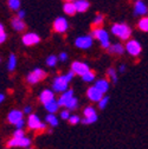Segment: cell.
I'll return each instance as SVG.
<instances>
[{
	"instance_id": "cell-1",
	"label": "cell",
	"mask_w": 148,
	"mask_h": 149,
	"mask_svg": "<svg viewBox=\"0 0 148 149\" xmlns=\"http://www.w3.org/2000/svg\"><path fill=\"white\" fill-rule=\"evenodd\" d=\"M75 72L72 70L69 71L66 74H62V76H57L53 79L52 83V89L54 92H64L68 90V85L70 83V81H72V78L75 77Z\"/></svg>"
},
{
	"instance_id": "cell-2",
	"label": "cell",
	"mask_w": 148,
	"mask_h": 149,
	"mask_svg": "<svg viewBox=\"0 0 148 149\" xmlns=\"http://www.w3.org/2000/svg\"><path fill=\"white\" fill-rule=\"evenodd\" d=\"M112 33L121 40H128L132 36V29L124 23H116L112 26Z\"/></svg>"
},
{
	"instance_id": "cell-3",
	"label": "cell",
	"mask_w": 148,
	"mask_h": 149,
	"mask_svg": "<svg viewBox=\"0 0 148 149\" xmlns=\"http://www.w3.org/2000/svg\"><path fill=\"white\" fill-rule=\"evenodd\" d=\"M91 36L94 39H97L101 43V46L105 50L109 49L110 46V40H109V36L108 32L105 30H103L102 27H94L91 30Z\"/></svg>"
},
{
	"instance_id": "cell-4",
	"label": "cell",
	"mask_w": 148,
	"mask_h": 149,
	"mask_svg": "<svg viewBox=\"0 0 148 149\" xmlns=\"http://www.w3.org/2000/svg\"><path fill=\"white\" fill-rule=\"evenodd\" d=\"M45 77H46V72L40 68H36L27 74L26 81L29 84H36V83L43 81Z\"/></svg>"
},
{
	"instance_id": "cell-5",
	"label": "cell",
	"mask_w": 148,
	"mask_h": 149,
	"mask_svg": "<svg viewBox=\"0 0 148 149\" xmlns=\"http://www.w3.org/2000/svg\"><path fill=\"white\" fill-rule=\"evenodd\" d=\"M124 47H126V51L131 56H133V57H138V56H140L141 51H142V46L136 39H128Z\"/></svg>"
},
{
	"instance_id": "cell-6",
	"label": "cell",
	"mask_w": 148,
	"mask_h": 149,
	"mask_svg": "<svg viewBox=\"0 0 148 149\" xmlns=\"http://www.w3.org/2000/svg\"><path fill=\"white\" fill-rule=\"evenodd\" d=\"M52 29H53L54 32L63 34V33H65V32L68 31V29H69V22L65 19L64 17H58V18H56V19L53 20V23H52Z\"/></svg>"
},
{
	"instance_id": "cell-7",
	"label": "cell",
	"mask_w": 148,
	"mask_h": 149,
	"mask_svg": "<svg viewBox=\"0 0 148 149\" xmlns=\"http://www.w3.org/2000/svg\"><path fill=\"white\" fill-rule=\"evenodd\" d=\"M31 146V140L26 136H20V137H17L13 136L11 140H8L7 142V147L12 148V147H23V148H27Z\"/></svg>"
},
{
	"instance_id": "cell-8",
	"label": "cell",
	"mask_w": 148,
	"mask_h": 149,
	"mask_svg": "<svg viewBox=\"0 0 148 149\" xmlns=\"http://www.w3.org/2000/svg\"><path fill=\"white\" fill-rule=\"evenodd\" d=\"M27 125L32 130H44L46 128L45 123L40 121V118L37 116L36 114H30L27 118Z\"/></svg>"
},
{
	"instance_id": "cell-9",
	"label": "cell",
	"mask_w": 148,
	"mask_h": 149,
	"mask_svg": "<svg viewBox=\"0 0 148 149\" xmlns=\"http://www.w3.org/2000/svg\"><path fill=\"white\" fill-rule=\"evenodd\" d=\"M83 114H84V120L81 121L83 124H92L97 121V114L94 107H87L83 111Z\"/></svg>"
},
{
	"instance_id": "cell-10",
	"label": "cell",
	"mask_w": 148,
	"mask_h": 149,
	"mask_svg": "<svg viewBox=\"0 0 148 149\" xmlns=\"http://www.w3.org/2000/svg\"><path fill=\"white\" fill-rule=\"evenodd\" d=\"M92 42H94V38L92 36H81L78 38H76L75 40V45L76 47L81 49V50H88L92 46Z\"/></svg>"
},
{
	"instance_id": "cell-11",
	"label": "cell",
	"mask_w": 148,
	"mask_h": 149,
	"mask_svg": "<svg viewBox=\"0 0 148 149\" xmlns=\"http://www.w3.org/2000/svg\"><path fill=\"white\" fill-rule=\"evenodd\" d=\"M22 42L26 46H33V45H37V44L40 43V37L34 32H29V33H25L23 36Z\"/></svg>"
},
{
	"instance_id": "cell-12",
	"label": "cell",
	"mask_w": 148,
	"mask_h": 149,
	"mask_svg": "<svg viewBox=\"0 0 148 149\" xmlns=\"http://www.w3.org/2000/svg\"><path fill=\"white\" fill-rule=\"evenodd\" d=\"M71 70L75 72L76 74H78V76L82 77L83 74H85L88 71H90V68H89V65H88L87 63L76 61V62H73V63H72V65H71Z\"/></svg>"
},
{
	"instance_id": "cell-13",
	"label": "cell",
	"mask_w": 148,
	"mask_h": 149,
	"mask_svg": "<svg viewBox=\"0 0 148 149\" xmlns=\"http://www.w3.org/2000/svg\"><path fill=\"white\" fill-rule=\"evenodd\" d=\"M87 96H88V98H89L90 101H92V102H97V103H98V102L102 100V97L104 96V94L94 85V86H91V88L88 89V91H87Z\"/></svg>"
},
{
	"instance_id": "cell-14",
	"label": "cell",
	"mask_w": 148,
	"mask_h": 149,
	"mask_svg": "<svg viewBox=\"0 0 148 149\" xmlns=\"http://www.w3.org/2000/svg\"><path fill=\"white\" fill-rule=\"evenodd\" d=\"M148 13V7L142 0H136L134 4V14L138 17H143Z\"/></svg>"
},
{
	"instance_id": "cell-15",
	"label": "cell",
	"mask_w": 148,
	"mask_h": 149,
	"mask_svg": "<svg viewBox=\"0 0 148 149\" xmlns=\"http://www.w3.org/2000/svg\"><path fill=\"white\" fill-rule=\"evenodd\" d=\"M23 114H24V111H20V110H17V109L11 110L8 116H7V120H8V122L11 124L15 125L20 120H23Z\"/></svg>"
},
{
	"instance_id": "cell-16",
	"label": "cell",
	"mask_w": 148,
	"mask_h": 149,
	"mask_svg": "<svg viewBox=\"0 0 148 149\" xmlns=\"http://www.w3.org/2000/svg\"><path fill=\"white\" fill-rule=\"evenodd\" d=\"M11 25H12L13 30L17 31V32H23L26 29V24H25L24 19H22V18H19V17H14L11 20Z\"/></svg>"
},
{
	"instance_id": "cell-17",
	"label": "cell",
	"mask_w": 148,
	"mask_h": 149,
	"mask_svg": "<svg viewBox=\"0 0 148 149\" xmlns=\"http://www.w3.org/2000/svg\"><path fill=\"white\" fill-rule=\"evenodd\" d=\"M63 11L66 15H75L77 13V8L75 5V1H65V4L63 5Z\"/></svg>"
},
{
	"instance_id": "cell-18",
	"label": "cell",
	"mask_w": 148,
	"mask_h": 149,
	"mask_svg": "<svg viewBox=\"0 0 148 149\" xmlns=\"http://www.w3.org/2000/svg\"><path fill=\"white\" fill-rule=\"evenodd\" d=\"M71 97H73V90L70 89V90H66V91L62 92L61 97L58 98V104H59V107H65V104L68 103V101H69Z\"/></svg>"
},
{
	"instance_id": "cell-19",
	"label": "cell",
	"mask_w": 148,
	"mask_h": 149,
	"mask_svg": "<svg viewBox=\"0 0 148 149\" xmlns=\"http://www.w3.org/2000/svg\"><path fill=\"white\" fill-rule=\"evenodd\" d=\"M44 108L46 109V111H49L50 114H54V113H56V111H58V109H59L58 101H56V100L53 98V100H51V101L44 103Z\"/></svg>"
},
{
	"instance_id": "cell-20",
	"label": "cell",
	"mask_w": 148,
	"mask_h": 149,
	"mask_svg": "<svg viewBox=\"0 0 148 149\" xmlns=\"http://www.w3.org/2000/svg\"><path fill=\"white\" fill-rule=\"evenodd\" d=\"M53 98H54V92L51 91V90H49V89L43 90L40 92V95H39V101L43 104L46 103V102H49V101H51V100H53Z\"/></svg>"
},
{
	"instance_id": "cell-21",
	"label": "cell",
	"mask_w": 148,
	"mask_h": 149,
	"mask_svg": "<svg viewBox=\"0 0 148 149\" xmlns=\"http://www.w3.org/2000/svg\"><path fill=\"white\" fill-rule=\"evenodd\" d=\"M75 5H76V8H77V12H80V13L87 12L90 7V3L88 1V0H76Z\"/></svg>"
},
{
	"instance_id": "cell-22",
	"label": "cell",
	"mask_w": 148,
	"mask_h": 149,
	"mask_svg": "<svg viewBox=\"0 0 148 149\" xmlns=\"http://www.w3.org/2000/svg\"><path fill=\"white\" fill-rule=\"evenodd\" d=\"M108 51L110 53H113V54H123L124 51H126V47L120 44V43H116V44H113V45H110Z\"/></svg>"
},
{
	"instance_id": "cell-23",
	"label": "cell",
	"mask_w": 148,
	"mask_h": 149,
	"mask_svg": "<svg viewBox=\"0 0 148 149\" xmlns=\"http://www.w3.org/2000/svg\"><path fill=\"white\" fill-rule=\"evenodd\" d=\"M95 86H96L98 90H101L103 94H105V92L109 90V82H108L107 79H98V81L96 82Z\"/></svg>"
},
{
	"instance_id": "cell-24",
	"label": "cell",
	"mask_w": 148,
	"mask_h": 149,
	"mask_svg": "<svg viewBox=\"0 0 148 149\" xmlns=\"http://www.w3.org/2000/svg\"><path fill=\"white\" fill-rule=\"evenodd\" d=\"M138 27L139 30H141L142 32H148V17H142L138 23Z\"/></svg>"
},
{
	"instance_id": "cell-25",
	"label": "cell",
	"mask_w": 148,
	"mask_h": 149,
	"mask_svg": "<svg viewBox=\"0 0 148 149\" xmlns=\"http://www.w3.org/2000/svg\"><path fill=\"white\" fill-rule=\"evenodd\" d=\"M7 5L12 11H19L22 6V1L20 0H7Z\"/></svg>"
},
{
	"instance_id": "cell-26",
	"label": "cell",
	"mask_w": 148,
	"mask_h": 149,
	"mask_svg": "<svg viewBox=\"0 0 148 149\" xmlns=\"http://www.w3.org/2000/svg\"><path fill=\"white\" fill-rule=\"evenodd\" d=\"M45 121L51 127H57L58 125V118L54 116V114H50L49 113V115H46V117H45Z\"/></svg>"
},
{
	"instance_id": "cell-27",
	"label": "cell",
	"mask_w": 148,
	"mask_h": 149,
	"mask_svg": "<svg viewBox=\"0 0 148 149\" xmlns=\"http://www.w3.org/2000/svg\"><path fill=\"white\" fill-rule=\"evenodd\" d=\"M15 66H17V57H15V54L11 53L8 58V63H7V69L8 71H14Z\"/></svg>"
},
{
	"instance_id": "cell-28",
	"label": "cell",
	"mask_w": 148,
	"mask_h": 149,
	"mask_svg": "<svg viewBox=\"0 0 148 149\" xmlns=\"http://www.w3.org/2000/svg\"><path fill=\"white\" fill-rule=\"evenodd\" d=\"M77 107H78V101H77V98H76L75 96L71 97V98L68 101V103L65 104V108L69 109V110H76Z\"/></svg>"
},
{
	"instance_id": "cell-29",
	"label": "cell",
	"mask_w": 148,
	"mask_h": 149,
	"mask_svg": "<svg viewBox=\"0 0 148 149\" xmlns=\"http://www.w3.org/2000/svg\"><path fill=\"white\" fill-rule=\"evenodd\" d=\"M104 23V17L103 14H96L95 18H94V20H92V26L94 27H101Z\"/></svg>"
},
{
	"instance_id": "cell-30",
	"label": "cell",
	"mask_w": 148,
	"mask_h": 149,
	"mask_svg": "<svg viewBox=\"0 0 148 149\" xmlns=\"http://www.w3.org/2000/svg\"><path fill=\"white\" fill-rule=\"evenodd\" d=\"M82 79L87 83H91V82H94L95 81V72L94 71H88L85 74H83L82 76Z\"/></svg>"
},
{
	"instance_id": "cell-31",
	"label": "cell",
	"mask_w": 148,
	"mask_h": 149,
	"mask_svg": "<svg viewBox=\"0 0 148 149\" xmlns=\"http://www.w3.org/2000/svg\"><path fill=\"white\" fill-rule=\"evenodd\" d=\"M58 57H56L54 54H50L49 57L46 58V65L47 66H51V68H53V66H56L57 65V63H58Z\"/></svg>"
},
{
	"instance_id": "cell-32",
	"label": "cell",
	"mask_w": 148,
	"mask_h": 149,
	"mask_svg": "<svg viewBox=\"0 0 148 149\" xmlns=\"http://www.w3.org/2000/svg\"><path fill=\"white\" fill-rule=\"evenodd\" d=\"M108 76L113 81V83H117V73H116V70L114 68L108 69Z\"/></svg>"
},
{
	"instance_id": "cell-33",
	"label": "cell",
	"mask_w": 148,
	"mask_h": 149,
	"mask_svg": "<svg viewBox=\"0 0 148 149\" xmlns=\"http://www.w3.org/2000/svg\"><path fill=\"white\" fill-rule=\"evenodd\" d=\"M6 39H7V34L5 32V27L1 23H0V44H3Z\"/></svg>"
},
{
	"instance_id": "cell-34",
	"label": "cell",
	"mask_w": 148,
	"mask_h": 149,
	"mask_svg": "<svg viewBox=\"0 0 148 149\" xmlns=\"http://www.w3.org/2000/svg\"><path fill=\"white\" fill-rule=\"evenodd\" d=\"M108 102H109V97H108V96H103L102 100L98 102V108H100V109H104V108L107 107Z\"/></svg>"
},
{
	"instance_id": "cell-35",
	"label": "cell",
	"mask_w": 148,
	"mask_h": 149,
	"mask_svg": "<svg viewBox=\"0 0 148 149\" xmlns=\"http://www.w3.org/2000/svg\"><path fill=\"white\" fill-rule=\"evenodd\" d=\"M69 122H70V124H77V123H80V122H81L80 116H77V115H71V116L69 117Z\"/></svg>"
},
{
	"instance_id": "cell-36",
	"label": "cell",
	"mask_w": 148,
	"mask_h": 149,
	"mask_svg": "<svg viewBox=\"0 0 148 149\" xmlns=\"http://www.w3.org/2000/svg\"><path fill=\"white\" fill-rule=\"evenodd\" d=\"M70 116H71V115H70V110H69V109H65V110L61 111V118H63V120H69Z\"/></svg>"
},
{
	"instance_id": "cell-37",
	"label": "cell",
	"mask_w": 148,
	"mask_h": 149,
	"mask_svg": "<svg viewBox=\"0 0 148 149\" xmlns=\"http://www.w3.org/2000/svg\"><path fill=\"white\" fill-rule=\"evenodd\" d=\"M58 59H59L61 62H66V61H68V54H66L65 52H61V54L58 56Z\"/></svg>"
},
{
	"instance_id": "cell-38",
	"label": "cell",
	"mask_w": 148,
	"mask_h": 149,
	"mask_svg": "<svg viewBox=\"0 0 148 149\" xmlns=\"http://www.w3.org/2000/svg\"><path fill=\"white\" fill-rule=\"evenodd\" d=\"M24 125H25V121H24V118H23V120H20L19 122L15 124V128H17V129H23Z\"/></svg>"
},
{
	"instance_id": "cell-39",
	"label": "cell",
	"mask_w": 148,
	"mask_h": 149,
	"mask_svg": "<svg viewBox=\"0 0 148 149\" xmlns=\"http://www.w3.org/2000/svg\"><path fill=\"white\" fill-rule=\"evenodd\" d=\"M25 15H26V12H25L24 10H19V11H18V13H17V17L22 18V19H24Z\"/></svg>"
},
{
	"instance_id": "cell-40",
	"label": "cell",
	"mask_w": 148,
	"mask_h": 149,
	"mask_svg": "<svg viewBox=\"0 0 148 149\" xmlns=\"http://www.w3.org/2000/svg\"><path fill=\"white\" fill-rule=\"evenodd\" d=\"M24 113L25 114H31V111H32V107H30V105H26L25 108H24Z\"/></svg>"
},
{
	"instance_id": "cell-41",
	"label": "cell",
	"mask_w": 148,
	"mask_h": 149,
	"mask_svg": "<svg viewBox=\"0 0 148 149\" xmlns=\"http://www.w3.org/2000/svg\"><path fill=\"white\" fill-rule=\"evenodd\" d=\"M119 71L122 73V72H124L126 71V66L124 65H120V68H119Z\"/></svg>"
},
{
	"instance_id": "cell-42",
	"label": "cell",
	"mask_w": 148,
	"mask_h": 149,
	"mask_svg": "<svg viewBox=\"0 0 148 149\" xmlns=\"http://www.w3.org/2000/svg\"><path fill=\"white\" fill-rule=\"evenodd\" d=\"M4 100H5V96H4L3 94H0V103L4 102Z\"/></svg>"
},
{
	"instance_id": "cell-43",
	"label": "cell",
	"mask_w": 148,
	"mask_h": 149,
	"mask_svg": "<svg viewBox=\"0 0 148 149\" xmlns=\"http://www.w3.org/2000/svg\"><path fill=\"white\" fill-rule=\"evenodd\" d=\"M65 1H76V0H65Z\"/></svg>"
},
{
	"instance_id": "cell-44",
	"label": "cell",
	"mask_w": 148,
	"mask_h": 149,
	"mask_svg": "<svg viewBox=\"0 0 148 149\" xmlns=\"http://www.w3.org/2000/svg\"><path fill=\"white\" fill-rule=\"evenodd\" d=\"M26 149H32V148H29V147H27V148H26Z\"/></svg>"
},
{
	"instance_id": "cell-45",
	"label": "cell",
	"mask_w": 148,
	"mask_h": 149,
	"mask_svg": "<svg viewBox=\"0 0 148 149\" xmlns=\"http://www.w3.org/2000/svg\"><path fill=\"white\" fill-rule=\"evenodd\" d=\"M0 61H1V58H0Z\"/></svg>"
},
{
	"instance_id": "cell-46",
	"label": "cell",
	"mask_w": 148,
	"mask_h": 149,
	"mask_svg": "<svg viewBox=\"0 0 148 149\" xmlns=\"http://www.w3.org/2000/svg\"><path fill=\"white\" fill-rule=\"evenodd\" d=\"M147 14H148V13H147Z\"/></svg>"
}]
</instances>
